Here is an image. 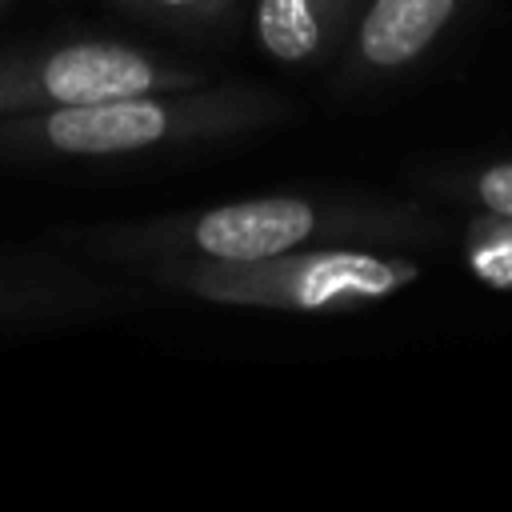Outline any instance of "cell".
<instances>
[{"instance_id":"6da1fadb","label":"cell","mask_w":512,"mask_h":512,"mask_svg":"<svg viewBox=\"0 0 512 512\" xmlns=\"http://www.w3.org/2000/svg\"><path fill=\"white\" fill-rule=\"evenodd\" d=\"M156 64L124 44H64L36 60H0V116L144 96Z\"/></svg>"},{"instance_id":"7a4b0ae2","label":"cell","mask_w":512,"mask_h":512,"mask_svg":"<svg viewBox=\"0 0 512 512\" xmlns=\"http://www.w3.org/2000/svg\"><path fill=\"white\" fill-rule=\"evenodd\" d=\"M168 136V108L144 96H116L92 104H64L44 112L0 116V140L44 144L64 156H112L136 152Z\"/></svg>"},{"instance_id":"3957f363","label":"cell","mask_w":512,"mask_h":512,"mask_svg":"<svg viewBox=\"0 0 512 512\" xmlns=\"http://www.w3.org/2000/svg\"><path fill=\"white\" fill-rule=\"evenodd\" d=\"M316 216L304 200L272 196L248 204H224L196 220V248L224 264H260L296 248L312 232Z\"/></svg>"},{"instance_id":"277c9868","label":"cell","mask_w":512,"mask_h":512,"mask_svg":"<svg viewBox=\"0 0 512 512\" xmlns=\"http://www.w3.org/2000/svg\"><path fill=\"white\" fill-rule=\"evenodd\" d=\"M252 296H276L300 308L336 304L348 296H384L396 288V272L368 252H324L296 268H280L248 284Z\"/></svg>"},{"instance_id":"5b68a950","label":"cell","mask_w":512,"mask_h":512,"mask_svg":"<svg viewBox=\"0 0 512 512\" xmlns=\"http://www.w3.org/2000/svg\"><path fill=\"white\" fill-rule=\"evenodd\" d=\"M456 0H376L360 24V52L368 64L392 68L424 52Z\"/></svg>"},{"instance_id":"8992f818","label":"cell","mask_w":512,"mask_h":512,"mask_svg":"<svg viewBox=\"0 0 512 512\" xmlns=\"http://www.w3.org/2000/svg\"><path fill=\"white\" fill-rule=\"evenodd\" d=\"M256 32L276 60H304L320 44V24L308 0H260Z\"/></svg>"},{"instance_id":"52a82bcc","label":"cell","mask_w":512,"mask_h":512,"mask_svg":"<svg viewBox=\"0 0 512 512\" xmlns=\"http://www.w3.org/2000/svg\"><path fill=\"white\" fill-rule=\"evenodd\" d=\"M480 200L496 212L512 220V164H496L480 176Z\"/></svg>"},{"instance_id":"ba28073f","label":"cell","mask_w":512,"mask_h":512,"mask_svg":"<svg viewBox=\"0 0 512 512\" xmlns=\"http://www.w3.org/2000/svg\"><path fill=\"white\" fill-rule=\"evenodd\" d=\"M156 4H192V0H156Z\"/></svg>"}]
</instances>
